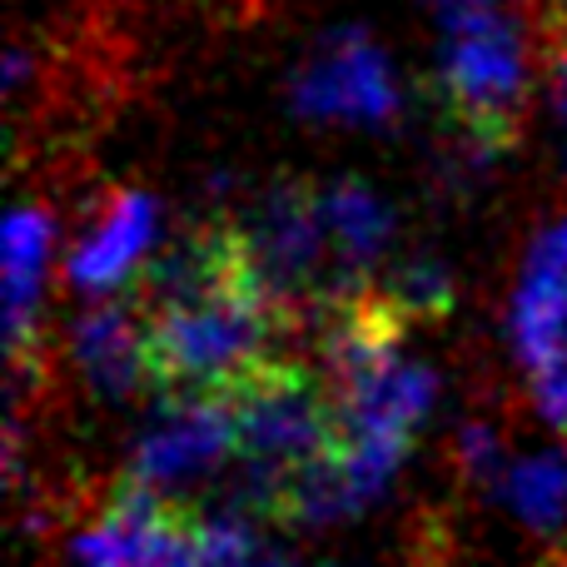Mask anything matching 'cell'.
<instances>
[{"label": "cell", "instance_id": "cell-1", "mask_svg": "<svg viewBox=\"0 0 567 567\" xmlns=\"http://www.w3.org/2000/svg\"><path fill=\"white\" fill-rule=\"evenodd\" d=\"M235 423V463L245 473V498L259 513H275L303 473L339 458L349 429L333 383L289 359L265 363L239 389L225 393Z\"/></svg>", "mask_w": 567, "mask_h": 567}, {"label": "cell", "instance_id": "cell-2", "mask_svg": "<svg viewBox=\"0 0 567 567\" xmlns=\"http://www.w3.org/2000/svg\"><path fill=\"white\" fill-rule=\"evenodd\" d=\"M145 323H150L155 389L165 393V403H179V399H225L249 373L284 359L279 333L293 319L269 299L265 284L245 279L205 293V299L145 309Z\"/></svg>", "mask_w": 567, "mask_h": 567}, {"label": "cell", "instance_id": "cell-3", "mask_svg": "<svg viewBox=\"0 0 567 567\" xmlns=\"http://www.w3.org/2000/svg\"><path fill=\"white\" fill-rule=\"evenodd\" d=\"M439 105L463 155L493 159L523 140L528 120V45L498 10H453L439 50Z\"/></svg>", "mask_w": 567, "mask_h": 567}, {"label": "cell", "instance_id": "cell-4", "mask_svg": "<svg viewBox=\"0 0 567 567\" xmlns=\"http://www.w3.org/2000/svg\"><path fill=\"white\" fill-rule=\"evenodd\" d=\"M293 110L319 125H393L399 85L389 60L363 30L343 25L313 45V55L293 75Z\"/></svg>", "mask_w": 567, "mask_h": 567}, {"label": "cell", "instance_id": "cell-5", "mask_svg": "<svg viewBox=\"0 0 567 567\" xmlns=\"http://www.w3.org/2000/svg\"><path fill=\"white\" fill-rule=\"evenodd\" d=\"M229 458H235V423L225 399H179L165 403L155 429L140 439L130 483L165 493L185 478H205Z\"/></svg>", "mask_w": 567, "mask_h": 567}, {"label": "cell", "instance_id": "cell-6", "mask_svg": "<svg viewBox=\"0 0 567 567\" xmlns=\"http://www.w3.org/2000/svg\"><path fill=\"white\" fill-rule=\"evenodd\" d=\"M75 359L85 369L90 389H100L105 399H130L140 389H155V373H150V323L135 293L80 313Z\"/></svg>", "mask_w": 567, "mask_h": 567}, {"label": "cell", "instance_id": "cell-7", "mask_svg": "<svg viewBox=\"0 0 567 567\" xmlns=\"http://www.w3.org/2000/svg\"><path fill=\"white\" fill-rule=\"evenodd\" d=\"M150 239H155V205L145 195H135V189H125V195L110 199L100 225L75 249L70 275H75L80 289H115V284H125L135 275Z\"/></svg>", "mask_w": 567, "mask_h": 567}, {"label": "cell", "instance_id": "cell-8", "mask_svg": "<svg viewBox=\"0 0 567 567\" xmlns=\"http://www.w3.org/2000/svg\"><path fill=\"white\" fill-rule=\"evenodd\" d=\"M50 249V219L40 205H20L10 215L6 235V275H10V353L25 359L30 333H35V293H40V269H45Z\"/></svg>", "mask_w": 567, "mask_h": 567}, {"label": "cell", "instance_id": "cell-9", "mask_svg": "<svg viewBox=\"0 0 567 567\" xmlns=\"http://www.w3.org/2000/svg\"><path fill=\"white\" fill-rule=\"evenodd\" d=\"M323 225H329V245L339 255L343 275L363 284V265L389 245V209L369 195L363 185L343 179V185H323Z\"/></svg>", "mask_w": 567, "mask_h": 567}, {"label": "cell", "instance_id": "cell-10", "mask_svg": "<svg viewBox=\"0 0 567 567\" xmlns=\"http://www.w3.org/2000/svg\"><path fill=\"white\" fill-rule=\"evenodd\" d=\"M563 343H567V269L553 259L548 245H538L518 293V349L528 353V363H543Z\"/></svg>", "mask_w": 567, "mask_h": 567}, {"label": "cell", "instance_id": "cell-11", "mask_svg": "<svg viewBox=\"0 0 567 567\" xmlns=\"http://www.w3.org/2000/svg\"><path fill=\"white\" fill-rule=\"evenodd\" d=\"M508 503L533 528H558L567 518V463L563 458H528L508 468Z\"/></svg>", "mask_w": 567, "mask_h": 567}, {"label": "cell", "instance_id": "cell-12", "mask_svg": "<svg viewBox=\"0 0 567 567\" xmlns=\"http://www.w3.org/2000/svg\"><path fill=\"white\" fill-rule=\"evenodd\" d=\"M538 16V65L543 85H548V105L558 120L563 155H567V0H533Z\"/></svg>", "mask_w": 567, "mask_h": 567}, {"label": "cell", "instance_id": "cell-13", "mask_svg": "<svg viewBox=\"0 0 567 567\" xmlns=\"http://www.w3.org/2000/svg\"><path fill=\"white\" fill-rule=\"evenodd\" d=\"M533 389H538V409L558 429H567V343L543 363H533Z\"/></svg>", "mask_w": 567, "mask_h": 567}, {"label": "cell", "instance_id": "cell-14", "mask_svg": "<svg viewBox=\"0 0 567 567\" xmlns=\"http://www.w3.org/2000/svg\"><path fill=\"white\" fill-rule=\"evenodd\" d=\"M199 538V533H195ZM150 567H199V558H195V543H185V548H169V553H159Z\"/></svg>", "mask_w": 567, "mask_h": 567}, {"label": "cell", "instance_id": "cell-15", "mask_svg": "<svg viewBox=\"0 0 567 567\" xmlns=\"http://www.w3.org/2000/svg\"><path fill=\"white\" fill-rule=\"evenodd\" d=\"M543 245H548V249H553V259H558V265L567 269V225H563V229H553V235L543 239Z\"/></svg>", "mask_w": 567, "mask_h": 567}, {"label": "cell", "instance_id": "cell-16", "mask_svg": "<svg viewBox=\"0 0 567 567\" xmlns=\"http://www.w3.org/2000/svg\"><path fill=\"white\" fill-rule=\"evenodd\" d=\"M439 6L453 16V10H488V0H439Z\"/></svg>", "mask_w": 567, "mask_h": 567}, {"label": "cell", "instance_id": "cell-17", "mask_svg": "<svg viewBox=\"0 0 567 567\" xmlns=\"http://www.w3.org/2000/svg\"><path fill=\"white\" fill-rule=\"evenodd\" d=\"M543 567H567V553H558V558H548Z\"/></svg>", "mask_w": 567, "mask_h": 567}]
</instances>
